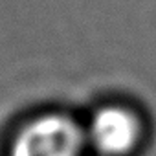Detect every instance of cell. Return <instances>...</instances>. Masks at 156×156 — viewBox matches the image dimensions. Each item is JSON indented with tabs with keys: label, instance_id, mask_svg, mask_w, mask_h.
<instances>
[{
	"label": "cell",
	"instance_id": "2",
	"mask_svg": "<svg viewBox=\"0 0 156 156\" xmlns=\"http://www.w3.org/2000/svg\"><path fill=\"white\" fill-rule=\"evenodd\" d=\"M88 138L103 154H121L129 151L138 138L136 118L119 107H105L98 110L90 121Z\"/></svg>",
	"mask_w": 156,
	"mask_h": 156
},
{
	"label": "cell",
	"instance_id": "1",
	"mask_svg": "<svg viewBox=\"0 0 156 156\" xmlns=\"http://www.w3.org/2000/svg\"><path fill=\"white\" fill-rule=\"evenodd\" d=\"M83 130L68 116L50 114L28 123L17 136L11 156H81Z\"/></svg>",
	"mask_w": 156,
	"mask_h": 156
}]
</instances>
